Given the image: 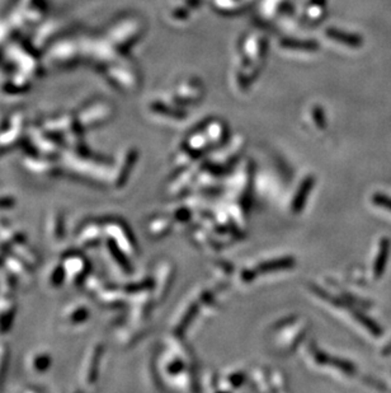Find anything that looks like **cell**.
Masks as SVG:
<instances>
[{
	"label": "cell",
	"instance_id": "277c9868",
	"mask_svg": "<svg viewBox=\"0 0 391 393\" xmlns=\"http://www.w3.org/2000/svg\"><path fill=\"white\" fill-rule=\"evenodd\" d=\"M374 202L379 206H383L385 209L391 211V198L383 195V193H376L374 195Z\"/></svg>",
	"mask_w": 391,
	"mask_h": 393
},
{
	"label": "cell",
	"instance_id": "6da1fadb",
	"mask_svg": "<svg viewBox=\"0 0 391 393\" xmlns=\"http://www.w3.org/2000/svg\"><path fill=\"white\" fill-rule=\"evenodd\" d=\"M391 242L388 238H383L379 245V254L376 256L374 265L375 278L379 279L383 275V271L388 263V259L390 254Z\"/></svg>",
	"mask_w": 391,
	"mask_h": 393
},
{
	"label": "cell",
	"instance_id": "3957f363",
	"mask_svg": "<svg viewBox=\"0 0 391 393\" xmlns=\"http://www.w3.org/2000/svg\"><path fill=\"white\" fill-rule=\"evenodd\" d=\"M294 263L291 259H285V260H279V261L270 262V263H263L260 266L261 272H268L270 270H276V269H283L288 267Z\"/></svg>",
	"mask_w": 391,
	"mask_h": 393
},
{
	"label": "cell",
	"instance_id": "7a4b0ae2",
	"mask_svg": "<svg viewBox=\"0 0 391 393\" xmlns=\"http://www.w3.org/2000/svg\"><path fill=\"white\" fill-rule=\"evenodd\" d=\"M313 184V177L306 178L304 182H303V184H301V187H300L299 193L296 195L295 200H294V205H292V208H294V211H295V213H297V211H301V209H303L305 201H306V198H307V195L310 193V190H312Z\"/></svg>",
	"mask_w": 391,
	"mask_h": 393
},
{
	"label": "cell",
	"instance_id": "5b68a950",
	"mask_svg": "<svg viewBox=\"0 0 391 393\" xmlns=\"http://www.w3.org/2000/svg\"><path fill=\"white\" fill-rule=\"evenodd\" d=\"M391 354V341L388 344V346L383 349V355H390Z\"/></svg>",
	"mask_w": 391,
	"mask_h": 393
}]
</instances>
